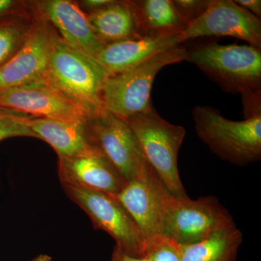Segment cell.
I'll return each instance as SVG.
<instances>
[{
  "label": "cell",
  "instance_id": "6da1fadb",
  "mask_svg": "<svg viewBox=\"0 0 261 261\" xmlns=\"http://www.w3.org/2000/svg\"><path fill=\"white\" fill-rule=\"evenodd\" d=\"M186 49V61L224 92L241 94L245 118L261 113L260 49L212 42Z\"/></svg>",
  "mask_w": 261,
  "mask_h": 261
},
{
  "label": "cell",
  "instance_id": "7a4b0ae2",
  "mask_svg": "<svg viewBox=\"0 0 261 261\" xmlns=\"http://www.w3.org/2000/svg\"><path fill=\"white\" fill-rule=\"evenodd\" d=\"M110 75L96 58L68 45L58 34L43 81L90 116L103 108L101 95Z\"/></svg>",
  "mask_w": 261,
  "mask_h": 261
},
{
  "label": "cell",
  "instance_id": "3957f363",
  "mask_svg": "<svg viewBox=\"0 0 261 261\" xmlns=\"http://www.w3.org/2000/svg\"><path fill=\"white\" fill-rule=\"evenodd\" d=\"M192 116L197 137L220 159L238 166L260 161L261 113L235 121L216 108L196 106Z\"/></svg>",
  "mask_w": 261,
  "mask_h": 261
},
{
  "label": "cell",
  "instance_id": "277c9868",
  "mask_svg": "<svg viewBox=\"0 0 261 261\" xmlns=\"http://www.w3.org/2000/svg\"><path fill=\"white\" fill-rule=\"evenodd\" d=\"M124 120V119H123ZM145 159L170 193L176 198L188 197L178 168V155L186 130L162 118L156 110L126 118Z\"/></svg>",
  "mask_w": 261,
  "mask_h": 261
},
{
  "label": "cell",
  "instance_id": "5b68a950",
  "mask_svg": "<svg viewBox=\"0 0 261 261\" xmlns=\"http://www.w3.org/2000/svg\"><path fill=\"white\" fill-rule=\"evenodd\" d=\"M186 47L179 45L160 53L142 64L110 75L101 95L102 107L126 119L153 107L151 91L154 79L164 67L186 61Z\"/></svg>",
  "mask_w": 261,
  "mask_h": 261
},
{
  "label": "cell",
  "instance_id": "8992f818",
  "mask_svg": "<svg viewBox=\"0 0 261 261\" xmlns=\"http://www.w3.org/2000/svg\"><path fill=\"white\" fill-rule=\"evenodd\" d=\"M61 185L70 200L88 215L96 229L109 233L124 253L142 258L145 235L114 195L87 187Z\"/></svg>",
  "mask_w": 261,
  "mask_h": 261
},
{
  "label": "cell",
  "instance_id": "52a82bcc",
  "mask_svg": "<svg viewBox=\"0 0 261 261\" xmlns=\"http://www.w3.org/2000/svg\"><path fill=\"white\" fill-rule=\"evenodd\" d=\"M236 227L233 216L214 195L196 200L175 197L165 218L162 234L178 245H187Z\"/></svg>",
  "mask_w": 261,
  "mask_h": 261
},
{
  "label": "cell",
  "instance_id": "ba28073f",
  "mask_svg": "<svg viewBox=\"0 0 261 261\" xmlns=\"http://www.w3.org/2000/svg\"><path fill=\"white\" fill-rule=\"evenodd\" d=\"M87 127L125 183L133 179L147 162L129 125L104 108L87 118Z\"/></svg>",
  "mask_w": 261,
  "mask_h": 261
},
{
  "label": "cell",
  "instance_id": "9c48e42d",
  "mask_svg": "<svg viewBox=\"0 0 261 261\" xmlns=\"http://www.w3.org/2000/svg\"><path fill=\"white\" fill-rule=\"evenodd\" d=\"M114 196L129 213L145 238L162 234L165 218L175 197L148 162Z\"/></svg>",
  "mask_w": 261,
  "mask_h": 261
},
{
  "label": "cell",
  "instance_id": "30bf717a",
  "mask_svg": "<svg viewBox=\"0 0 261 261\" xmlns=\"http://www.w3.org/2000/svg\"><path fill=\"white\" fill-rule=\"evenodd\" d=\"M34 12V23L23 45L8 63L0 67V91L44 79L58 34L44 17Z\"/></svg>",
  "mask_w": 261,
  "mask_h": 261
},
{
  "label": "cell",
  "instance_id": "8fae6325",
  "mask_svg": "<svg viewBox=\"0 0 261 261\" xmlns=\"http://www.w3.org/2000/svg\"><path fill=\"white\" fill-rule=\"evenodd\" d=\"M231 37L261 49V22L231 0H211L207 10L181 32L182 42L197 38Z\"/></svg>",
  "mask_w": 261,
  "mask_h": 261
},
{
  "label": "cell",
  "instance_id": "7c38bea8",
  "mask_svg": "<svg viewBox=\"0 0 261 261\" xmlns=\"http://www.w3.org/2000/svg\"><path fill=\"white\" fill-rule=\"evenodd\" d=\"M0 107L35 118L69 123L87 122L88 115L44 81L0 91Z\"/></svg>",
  "mask_w": 261,
  "mask_h": 261
},
{
  "label": "cell",
  "instance_id": "4fadbf2b",
  "mask_svg": "<svg viewBox=\"0 0 261 261\" xmlns=\"http://www.w3.org/2000/svg\"><path fill=\"white\" fill-rule=\"evenodd\" d=\"M29 4L49 22L68 45L96 59L106 47L94 34L87 15L76 3L69 0H42Z\"/></svg>",
  "mask_w": 261,
  "mask_h": 261
},
{
  "label": "cell",
  "instance_id": "5bb4252c",
  "mask_svg": "<svg viewBox=\"0 0 261 261\" xmlns=\"http://www.w3.org/2000/svg\"><path fill=\"white\" fill-rule=\"evenodd\" d=\"M61 185L93 189L116 195L126 183L100 149L82 154L58 157Z\"/></svg>",
  "mask_w": 261,
  "mask_h": 261
},
{
  "label": "cell",
  "instance_id": "9a60e30c",
  "mask_svg": "<svg viewBox=\"0 0 261 261\" xmlns=\"http://www.w3.org/2000/svg\"><path fill=\"white\" fill-rule=\"evenodd\" d=\"M181 33L125 41L105 47L97 60L111 75L142 64L160 53L181 45Z\"/></svg>",
  "mask_w": 261,
  "mask_h": 261
},
{
  "label": "cell",
  "instance_id": "2e32d148",
  "mask_svg": "<svg viewBox=\"0 0 261 261\" xmlns=\"http://www.w3.org/2000/svg\"><path fill=\"white\" fill-rule=\"evenodd\" d=\"M29 127L36 138L47 142L59 156H74L99 148L92 140L86 123H69L32 117Z\"/></svg>",
  "mask_w": 261,
  "mask_h": 261
},
{
  "label": "cell",
  "instance_id": "e0dca14e",
  "mask_svg": "<svg viewBox=\"0 0 261 261\" xmlns=\"http://www.w3.org/2000/svg\"><path fill=\"white\" fill-rule=\"evenodd\" d=\"M87 17L94 34L106 46L143 38L132 1L114 0L109 6Z\"/></svg>",
  "mask_w": 261,
  "mask_h": 261
},
{
  "label": "cell",
  "instance_id": "ac0fdd59",
  "mask_svg": "<svg viewBox=\"0 0 261 261\" xmlns=\"http://www.w3.org/2000/svg\"><path fill=\"white\" fill-rule=\"evenodd\" d=\"M132 3L142 37L181 33L188 25L175 8L173 0H138Z\"/></svg>",
  "mask_w": 261,
  "mask_h": 261
},
{
  "label": "cell",
  "instance_id": "d6986e66",
  "mask_svg": "<svg viewBox=\"0 0 261 261\" xmlns=\"http://www.w3.org/2000/svg\"><path fill=\"white\" fill-rule=\"evenodd\" d=\"M243 240L238 227L219 231L199 243L181 245V261H236Z\"/></svg>",
  "mask_w": 261,
  "mask_h": 261
},
{
  "label": "cell",
  "instance_id": "ffe728a7",
  "mask_svg": "<svg viewBox=\"0 0 261 261\" xmlns=\"http://www.w3.org/2000/svg\"><path fill=\"white\" fill-rule=\"evenodd\" d=\"M35 13L27 3V8L19 13L0 19V67L13 58L28 36Z\"/></svg>",
  "mask_w": 261,
  "mask_h": 261
},
{
  "label": "cell",
  "instance_id": "44dd1931",
  "mask_svg": "<svg viewBox=\"0 0 261 261\" xmlns=\"http://www.w3.org/2000/svg\"><path fill=\"white\" fill-rule=\"evenodd\" d=\"M142 258L147 261H181V245L161 233L147 237Z\"/></svg>",
  "mask_w": 261,
  "mask_h": 261
},
{
  "label": "cell",
  "instance_id": "7402d4cb",
  "mask_svg": "<svg viewBox=\"0 0 261 261\" xmlns=\"http://www.w3.org/2000/svg\"><path fill=\"white\" fill-rule=\"evenodd\" d=\"M32 117L14 110L0 107V142L11 137L36 138L29 125Z\"/></svg>",
  "mask_w": 261,
  "mask_h": 261
},
{
  "label": "cell",
  "instance_id": "603a6c76",
  "mask_svg": "<svg viewBox=\"0 0 261 261\" xmlns=\"http://www.w3.org/2000/svg\"><path fill=\"white\" fill-rule=\"evenodd\" d=\"M211 0H173L178 13L190 23L205 13Z\"/></svg>",
  "mask_w": 261,
  "mask_h": 261
},
{
  "label": "cell",
  "instance_id": "cb8c5ba5",
  "mask_svg": "<svg viewBox=\"0 0 261 261\" xmlns=\"http://www.w3.org/2000/svg\"><path fill=\"white\" fill-rule=\"evenodd\" d=\"M27 8V3L16 0H0V19L19 13Z\"/></svg>",
  "mask_w": 261,
  "mask_h": 261
},
{
  "label": "cell",
  "instance_id": "d4e9b609",
  "mask_svg": "<svg viewBox=\"0 0 261 261\" xmlns=\"http://www.w3.org/2000/svg\"><path fill=\"white\" fill-rule=\"evenodd\" d=\"M114 0H83L77 2V5L86 15L95 13L112 4Z\"/></svg>",
  "mask_w": 261,
  "mask_h": 261
},
{
  "label": "cell",
  "instance_id": "484cf974",
  "mask_svg": "<svg viewBox=\"0 0 261 261\" xmlns=\"http://www.w3.org/2000/svg\"><path fill=\"white\" fill-rule=\"evenodd\" d=\"M234 3L260 20V0H236Z\"/></svg>",
  "mask_w": 261,
  "mask_h": 261
},
{
  "label": "cell",
  "instance_id": "4316f807",
  "mask_svg": "<svg viewBox=\"0 0 261 261\" xmlns=\"http://www.w3.org/2000/svg\"><path fill=\"white\" fill-rule=\"evenodd\" d=\"M111 261H147L145 259L142 258H137V257H134L130 256V255H127L124 253L123 251H121L119 248H118L116 246H115L113 249L112 253V257H111Z\"/></svg>",
  "mask_w": 261,
  "mask_h": 261
},
{
  "label": "cell",
  "instance_id": "83f0119b",
  "mask_svg": "<svg viewBox=\"0 0 261 261\" xmlns=\"http://www.w3.org/2000/svg\"><path fill=\"white\" fill-rule=\"evenodd\" d=\"M51 257L45 254H41L38 256L34 257L32 261H51Z\"/></svg>",
  "mask_w": 261,
  "mask_h": 261
}]
</instances>
